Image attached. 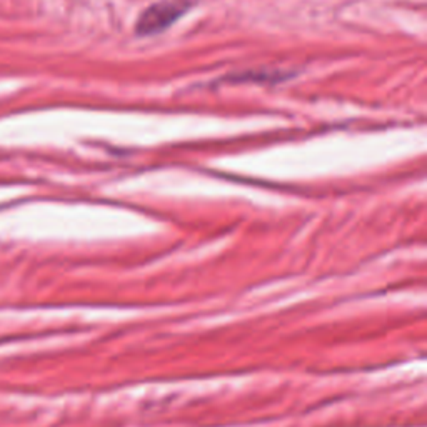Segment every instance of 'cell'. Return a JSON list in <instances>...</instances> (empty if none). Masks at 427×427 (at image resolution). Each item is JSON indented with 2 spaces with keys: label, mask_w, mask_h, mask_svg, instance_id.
Returning a JSON list of instances; mask_svg holds the SVG:
<instances>
[{
  "label": "cell",
  "mask_w": 427,
  "mask_h": 427,
  "mask_svg": "<svg viewBox=\"0 0 427 427\" xmlns=\"http://www.w3.org/2000/svg\"><path fill=\"white\" fill-rule=\"evenodd\" d=\"M191 4L187 0H162L145 8L137 20L139 35H154L162 32L179 20L187 12Z\"/></svg>",
  "instance_id": "1"
}]
</instances>
